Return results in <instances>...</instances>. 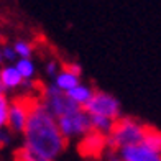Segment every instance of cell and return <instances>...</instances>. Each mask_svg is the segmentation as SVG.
<instances>
[{
	"instance_id": "15",
	"label": "cell",
	"mask_w": 161,
	"mask_h": 161,
	"mask_svg": "<svg viewBox=\"0 0 161 161\" xmlns=\"http://www.w3.org/2000/svg\"><path fill=\"white\" fill-rule=\"evenodd\" d=\"M2 114H8V108H7V99L3 92H0V115Z\"/></svg>"
},
{
	"instance_id": "9",
	"label": "cell",
	"mask_w": 161,
	"mask_h": 161,
	"mask_svg": "<svg viewBox=\"0 0 161 161\" xmlns=\"http://www.w3.org/2000/svg\"><path fill=\"white\" fill-rule=\"evenodd\" d=\"M12 156H13V161H40V156L33 150L26 148V146L15 150Z\"/></svg>"
},
{
	"instance_id": "10",
	"label": "cell",
	"mask_w": 161,
	"mask_h": 161,
	"mask_svg": "<svg viewBox=\"0 0 161 161\" xmlns=\"http://www.w3.org/2000/svg\"><path fill=\"white\" fill-rule=\"evenodd\" d=\"M58 61L61 63V69L64 71L66 76H72V77L80 76V66H77L76 63H69V61H66L64 58H59Z\"/></svg>"
},
{
	"instance_id": "2",
	"label": "cell",
	"mask_w": 161,
	"mask_h": 161,
	"mask_svg": "<svg viewBox=\"0 0 161 161\" xmlns=\"http://www.w3.org/2000/svg\"><path fill=\"white\" fill-rule=\"evenodd\" d=\"M108 148L115 153L119 148H136L143 146L142 123H136L133 117H119L112 120L108 128Z\"/></svg>"
},
{
	"instance_id": "14",
	"label": "cell",
	"mask_w": 161,
	"mask_h": 161,
	"mask_svg": "<svg viewBox=\"0 0 161 161\" xmlns=\"http://www.w3.org/2000/svg\"><path fill=\"white\" fill-rule=\"evenodd\" d=\"M30 46H26V45H23V43H18L17 45V53H20L21 56H28L30 54Z\"/></svg>"
},
{
	"instance_id": "17",
	"label": "cell",
	"mask_w": 161,
	"mask_h": 161,
	"mask_svg": "<svg viewBox=\"0 0 161 161\" xmlns=\"http://www.w3.org/2000/svg\"><path fill=\"white\" fill-rule=\"evenodd\" d=\"M5 56L7 58H13V51L12 49H5Z\"/></svg>"
},
{
	"instance_id": "4",
	"label": "cell",
	"mask_w": 161,
	"mask_h": 161,
	"mask_svg": "<svg viewBox=\"0 0 161 161\" xmlns=\"http://www.w3.org/2000/svg\"><path fill=\"white\" fill-rule=\"evenodd\" d=\"M80 110H84L91 115H99L105 117V119H119V102L112 96L102 92L92 84V94L91 99L80 104Z\"/></svg>"
},
{
	"instance_id": "21",
	"label": "cell",
	"mask_w": 161,
	"mask_h": 161,
	"mask_svg": "<svg viewBox=\"0 0 161 161\" xmlns=\"http://www.w3.org/2000/svg\"><path fill=\"white\" fill-rule=\"evenodd\" d=\"M0 63H2V53H0Z\"/></svg>"
},
{
	"instance_id": "20",
	"label": "cell",
	"mask_w": 161,
	"mask_h": 161,
	"mask_svg": "<svg viewBox=\"0 0 161 161\" xmlns=\"http://www.w3.org/2000/svg\"><path fill=\"white\" fill-rule=\"evenodd\" d=\"M40 161H51V159H45V158H41V156H40Z\"/></svg>"
},
{
	"instance_id": "12",
	"label": "cell",
	"mask_w": 161,
	"mask_h": 161,
	"mask_svg": "<svg viewBox=\"0 0 161 161\" xmlns=\"http://www.w3.org/2000/svg\"><path fill=\"white\" fill-rule=\"evenodd\" d=\"M58 86H59L61 89H69V91H72V89H76V87H77V79L72 77V76L63 74V76L58 77Z\"/></svg>"
},
{
	"instance_id": "6",
	"label": "cell",
	"mask_w": 161,
	"mask_h": 161,
	"mask_svg": "<svg viewBox=\"0 0 161 161\" xmlns=\"http://www.w3.org/2000/svg\"><path fill=\"white\" fill-rule=\"evenodd\" d=\"M142 136L143 146L161 155V130L150 125V123H142Z\"/></svg>"
},
{
	"instance_id": "11",
	"label": "cell",
	"mask_w": 161,
	"mask_h": 161,
	"mask_svg": "<svg viewBox=\"0 0 161 161\" xmlns=\"http://www.w3.org/2000/svg\"><path fill=\"white\" fill-rule=\"evenodd\" d=\"M69 97H72L76 102H79V104H84V102H87L91 99V94L87 89H84V87H76V89H72L68 92Z\"/></svg>"
},
{
	"instance_id": "1",
	"label": "cell",
	"mask_w": 161,
	"mask_h": 161,
	"mask_svg": "<svg viewBox=\"0 0 161 161\" xmlns=\"http://www.w3.org/2000/svg\"><path fill=\"white\" fill-rule=\"evenodd\" d=\"M25 138L28 148L45 159H53L69 145V138L63 133L59 123L46 108H38L25 123Z\"/></svg>"
},
{
	"instance_id": "3",
	"label": "cell",
	"mask_w": 161,
	"mask_h": 161,
	"mask_svg": "<svg viewBox=\"0 0 161 161\" xmlns=\"http://www.w3.org/2000/svg\"><path fill=\"white\" fill-rule=\"evenodd\" d=\"M105 146H108V136L99 127L92 125L77 143V153L87 161H99L104 155Z\"/></svg>"
},
{
	"instance_id": "16",
	"label": "cell",
	"mask_w": 161,
	"mask_h": 161,
	"mask_svg": "<svg viewBox=\"0 0 161 161\" xmlns=\"http://www.w3.org/2000/svg\"><path fill=\"white\" fill-rule=\"evenodd\" d=\"M7 142H8V140H7V138H5V136H3L2 133H0V150H2L3 146L7 145Z\"/></svg>"
},
{
	"instance_id": "13",
	"label": "cell",
	"mask_w": 161,
	"mask_h": 161,
	"mask_svg": "<svg viewBox=\"0 0 161 161\" xmlns=\"http://www.w3.org/2000/svg\"><path fill=\"white\" fill-rule=\"evenodd\" d=\"M17 71L23 77H28V76H31V72H33V66L28 63V61H20L17 64Z\"/></svg>"
},
{
	"instance_id": "7",
	"label": "cell",
	"mask_w": 161,
	"mask_h": 161,
	"mask_svg": "<svg viewBox=\"0 0 161 161\" xmlns=\"http://www.w3.org/2000/svg\"><path fill=\"white\" fill-rule=\"evenodd\" d=\"M125 161H161V155L148 150L146 146H136V148L123 150Z\"/></svg>"
},
{
	"instance_id": "19",
	"label": "cell",
	"mask_w": 161,
	"mask_h": 161,
	"mask_svg": "<svg viewBox=\"0 0 161 161\" xmlns=\"http://www.w3.org/2000/svg\"><path fill=\"white\" fill-rule=\"evenodd\" d=\"M3 87H5V86H3V82H2V77H0V92H2Z\"/></svg>"
},
{
	"instance_id": "18",
	"label": "cell",
	"mask_w": 161,
	"mask_h": 161,
	"mask_svg": "<svg viewBox=\"0 0 161 161\" xmlns=\"http://www.w3.org/2000/svg\"><path fill=\"white\" fill-rule=\"evenodd\" d=\"M2 45H7V38L3 35H0V46H2Z\"/></svg>"
},
{
	"instance_id": "5",
	"label": "cell",
	"mask_w": 161,
	"mask_h": 161,
	"mask_svg": "<svg viewBox=\"0 0 161 161\" xmlns=\"http://www.w3.org/2000/svg\"><path fill=\"white\" fill-rule=\"evenodd\" d=\"M46 108H49L48 112L51 115H56L59 119V117L76 114L80 108V104H77L72 97H69V94H64L59 89H51L46 102Z\"/></svg>"
},
{
	"instance_id": "8",
	"label": "cell",
	"mask_w": 161,
	"mask_h": 161,
	"mask_svg": "<svg viewBox=\"0 0 161 161\" xmlns=\"http://www.w3.org/2000/svg\"><path fill=\"white\" fill-rule=\"evenodd\" d=\"M0 77H2L3 86H18L23 82V76L20 74L15 69H5L0 72Z\"/></svg>"
}]
</instances>
